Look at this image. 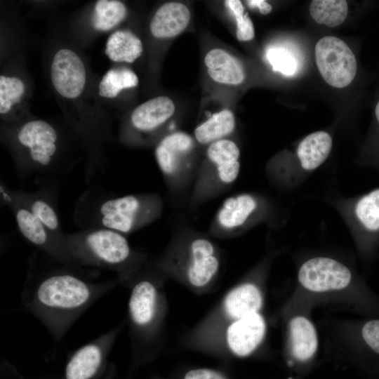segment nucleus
<instances>
[{"mask_svg":"<svg viewBox=\"0 0 379 379\" xmlns=\"http://www.w3.org/2000/svg\"><path fill=\"white\" fill-rule=\"evenodd\" d=\"M15 139L23 154L16 161L19 179L50 178L66 174L57 164L58 133L47 121L32 120L15 132Z\"/></svg>","mask_w":379,"mask_h":379,"instance_id":"obj_2","label":"nucleus"},{"mask_svg":"<svg viewBox=\"0 0 379 379\" xmlns=\"http://www.w3.org/2000/svg\"><path fill=\"white\" fill-rule=\"evenodd\" d=\"M143 51L141 40L129 30H117L108 37L105 54L114 62L132 63Z\"/></svg>","mask_w":379,"mask_h":379,"instance_id":"obj_22","label":"nucleus"},{"mask_svg":"<svg viewBox=\"0 0 379 379\" xmlns=\"http://www.w3.org/2000/svg\"><path fill=\"white\" fill-rule=\"evenodd\" d=\"M263 302L260 288L253 283H244L232 289L223 301L225 315L232 321L259 312Z\"/></svg>","mask_w":379,"mask_h":379,"instance_id":"obj_17","label":"nucleus"},{"mask_svg":"<svg viewBox=\"0 0 379 379\" xmlns=\"http://www.w3.org/2000/svg\"><path fill=\"white\" fill-rule=\"evenodd\" d=\"M182 379H230L222 372L209 368H198L187 371Z\"/></svg>","mask_w":379,"mask_h":379,"instance_id":"obj_32","label":"nucleus"},{"mask_svg":"<svg viewBox=\"0 0 379 379\" xmlns=\"http://www.w3.org/2000/svg\"><path fill=\"white\" fill-rule=\"evenodd\" d=\"M157 290L148 281L138 283L131 294L129 312L133 321L140 325L149 324L155 312Z\"/></svg>","mask_w":379,"mask_h":379,"instance_id":"obj_23","label":"nucleus"},{"mask_svg":"<svg viewBox=\"0 0 379 379\" xmlns=\"http://www.w3.org/2000/svg\"><path fill=\"white\" fill-rule=\"evenodd\" d=\"M10 208L20 232L29 242L39 247L51 248L53 250L60 247L66 248L62 239L53 234L17 199Z\"/></svg>","mask_w":379,"mask_h":379,"instance_id":"obj_14","label":"nucleus"},{"mask_svg":"<svg viewBox=\"0 0 379 379\" xmlns=\"http://www.w3.org/2000/svg\"><path fill=\"white\" fill-rule=\"evenodd\" d=\"M127 8L117 0H98L93 15V26L100 31H108L122 22L127 15Z\"/></svg>","mask_w":379,"mask_h":379,"instance_id":"obj_27","label":"nucleus"},{"mask_svg":"<svg viewBox=\"0 0 379 379\" xmlns=\"http://www.w3.org/2000/svg\"><path fill=\"white\" fill-rule=\"evenodd\" d=\"M157 211L158 203L152 196L115 197L98 187L79 197L73 219L81 230L105 228L125 234L151 222Z\"/></svg>","mask_w":379,"mask_h":379,"instance_id":"obj_1","label":"nucleus"},{"mask_svg":"<svg viewBox=\"0 0 379 379\" xmlns=\"http://www.w3.org/2000/svg\"><path fill=\"white\" fill-rule=\"evenodd\" d=\"M298 279L304 288L324 293L347 287L352 281V273L346 265L336 260L316 257L300 266Z\"/></svg>","mask_w":379,"mask_h":379,"instance_id":"obj_5","label":"nucleus"},{"mask_svg":"<svg viewBox=\"0 0 379 379\" xmlns=\"http://www.w3.org/2000/svg\"><path fill=\"white\" fill-rule=\"evenodd\" d=\"M267 57L274 71L284 75H293L297 69V61L294 55L287 49L273 47L267 52Z\"/></svg>","mask_w":379,"mask_h":379,"instance_id":"obj_31","label":"nucleus"},{"mask_svg":"<svg viewBox=\"0 0 379 379\" xmlns=\"http://www.w3.org/2000/svg\"><path fill=\"white\" fill-rule=\"evenodd\" d=\"M375 116L378 126L379 127V100L378 101L375 107Z\"/></svg>","mask_w":379,"mask_h":379,"instance_id":"obj_35","label":"nucleus"},{"mask_svg":"<svg viewBox=\"0 0 379 379\" xmlns=\"http://www.w3.org/2000/svg\"><path fill=\"white\" fill-rule=\"evenodd\" d=\"M90 295L87 285L70 274L54 275L39 286L37 296L44 305L62 309L81 306Z\"/></svg>","mask_w":379,"mask_h":379,"instance_id":"obj_7","label":"nucleus"},{"mask_svg":"<svg viewBox=\"0 0 379 379\" xmlns=\"http://www.w3.org/2000/svg\"><path fill=\"white\" fill-rule=\"evenodd\" d=\"M246 2L250 7L258 8L260 13L263 15L268 14L272 10V6L264 0H251Z\"/></svg>","mask_w":379,"mask_h":379,"instance_id":"obj_34","label":"nucleus"},{"mask_svg":"<svg viewBox=\"0 0 379 379\" xmlns=\"http://www.w3.org/2000/svg\"><path fill=\"white\" fill-rule=\"evenodd\" d=\"M44 186L34 192L13 190L16 199L39 219L53 234L63 240L64 234L57 209L56 190Z\"/></svg>","mask_w":379,"mask_h":379,"instance_id":"obj_9","label":"nucleus"},{"mask_svg":"<svg viewBox=\"0 0 379 379\" xmlns=\"http://www.w3.org/2000/svg\"><path fill=\"white\" fill-rule=\"evenodd\" d=\"M0 197L1 205L7 206L11 208L15 203V197L13 193V190L7 187L2 180L0 184Z\"/></svg>","mask_w":379,"mask_h":379,"instance_id":"obj_33","label":"nucleus"},{"mask_svg":"<svg viewBox=\"0 0 379 379\" xmlns=\"http://www.w3.org/2000/svg\"><path fill=\"white\" fill-rule=\"evenodd\" d=\"M25 92L23 81L15 77L0 76V114H6L20 102Z\"/></svg>","mask_w":379,"mask_h":379,"instance_id":"obj_29","label":"nucleus"},{"mask_svg":"<svg viewBox=\"0 0 379 379\" xmlns=\"http://www.w3.org/2000/svg\"><path fill=\"white\" fill-rule=\"evenodd\" d=\"M208 76L214 81L225 85H239L246 77L241 62L221 48H213L204 58Z\"/></svg>","mask_w":379,"mask_h":379,"instance_id":"obj_16","label":"nucleus"},{"mask_svg":"<svg viewBox=\"0 0 379 379\" xmlns=\"http://www.w3.org/2000/svg\"><path fill=\"white\" fill-rule=\"evenodd\" d=\"M225 5L235 18L237 39L241 41L253 39L255 35L253 24L248 13L245 11L241 1L239 0H227L225 1Z\"/></svg>","mask_w":379,"mask_h":379,"instance_id":"obj_30","label":"nucleus"},{"mask_svg":"<svg viewBox=\"0 0 379 379\" xmlns=\"http://www.w3.org/2000/svg\"><path fill=\"white\" fill-rule=\"evenodd\" d=\"M258 204L251 194H241L226 199L217 213V221L223 228L232 230L243 225L255 212Z\"/></svg>","mask_w":379,"mask_h":379,"instance_id":"obj_21","label":"nucleus"},{"mask_svg":"<svg viewBox=\"0 0 379 379\" xmlns=\"http://www.w3.org/2000/svg\"><path fill=\"white\" fill-rule=\"evenodd\" d=\"M51 79L55 90L62 97L67 99L79 97L86 81L83 61L72 50L60 49L52 60Z\"/></svg>","mask_w":379,"mask_h":379,"instance_id":"obj_6","label":"nucleus"},{"mask_svg":"<svg viewBox=\"0 0 379 379\" xmlns=\"http://www.w3.org/2000/svg\"><path fill=\"white\" fill-rule=\"evenodd\" d=\"M102 359L100 348L88 345L80 349L66 368L67 379H89L97 371Z\"/></svg>","mask_w":379,"mask_h":379,"instance_id":"obj_25","label":"nucleus"},{"mask_svg":"<svg viewBox=\"0 0 379 379\" xmlns=\"http://www.w3.org/2000/svg\"><path fill=\"white\" fill-rule=\"evenodd\" d=\"M265 331L266 324L260 312L232 321L225 333L229 350L237 357H247L261 343Z\"/></svg>","mask_w":379,"mask_h":379,"instance_id":"obj_8","label":"nucleus"},{"mask_svg":"<svg viewBox=\"0 0 379 379\" xmlns=\"http://www.w3.org/2000/svg\"><path fill=\"white\" fill-rule=\"evenodd\" d=\"M352 215L364 251L370 255L379 241V188L359 197L354 201Z\"/></svg>","mask_w":379,"mask_h":379,"instance_id":"obj_11","label":"nucleus"},{"mask_svg":"<svg viewBox=\"0 0 379 379\" xmlns=\"http://www.w3.org/2000/svg\"><path fill=\"white\" fill-rule=\"evenodd\" d=\"M136 74L128 68H117L108 70L98 85V94L106 98H114L126 88L138 85Z\"/></svg>","mask_w":379,"mask_h":379,"instance_id":"obj_28","label":"nucleus"},{"mask_svg":"<svg viewBox=\"0 0 379 379\" xmlns=\"http://www.w3.org/2000/svg\"><path fill=\"white\" fill-rule=\"evenodd\" d=\"M206 155L222 182L235 181L240 171V150L234 142L225 138L215 141L208 145Z\"/></svg>","mask_w":379,"mask_h":379,"instance_id":"obj_18","label":"nucleus"},{"mask_svg":"<svg viewBox=\"0 0 379 379\" xmlns=\"http://www.w3.org/2000/svg\"><path fill=\"white\" fill-rule=\"evenodd\" d=\"M66 248L89 255L104 264L117 265L131 256L130 245L124 234L105 228H90L64 234Z\"/></svg>","mask_w":379,"mask_h":379,"instance_id":"obj_3","label":"nucleus"},{"mask_svg":"<svg viewBox=\"0 0 379 379\" xmlns=\"http://www.w3.org/2000/svg\"><path fill=\"white\" fill-rule=\"evenodd\" d=\"M315 59L318 69L330 86L344 88L354 79L357 62L350 47L340 39L326 36L315 46Z\"/></svg>","mask_w":379,"mask_h":379,"instance_id":"obj_4","label":"nucleus"},{"mask_svg":"<svg viewBox=\"0 0 379 379\" xmlns=\"http://www.w3.org/2000/svg\"><path fill=\"white\" fill-rule=\"evenodd\" d=\"M193 138L184 132L166 135L157 145L154 156L161 173L166 176L175 174L183 160L194 147Z\"/></svg>","mask_w":379,"mask_h":379,"instance_id":"obj_12","label":"nucleus"},{"mask_svg":"<svg viewBox=\"0 0 379 379\" xmlns=\"http://www.w3.org/2000/svg\"><path fill=\"white\" fill-rule=\"evenodd\" d=\"M291 354L300 362L310 360L318 348V336L312 321L305 316L293 317L288 323Z\"/></svg>","mask_w":379,"mask_h":379,"instance_id":"obj_19","label":"nucleus"},{"mask_svg":"<svg viewBox=\"0 0 379 379\" xmlns=\"http://www.w3.org/2000/svg\"><path fill=\"white\" fill-rule=\"evenodd\" d=\"M220 267L215 247L205 238L193 240L189 248V257L185 268V277L190 284L201 288L209 284Z\"/></svg>","mask_w":379,"mask_h":379,"instance_id":"obj_10","label":"nucleus"},{"mask_svg":"<svg viewBox=\"0 0 379 379\" xmlns=\"http://www.w3.org/2000/svg\"><path fill=\"white\" fill-rule=\"evenodd\" d=\"M175 107L167 96L153 98L138 105L131 115L132 126L140 132L153 131L174 114Z\"/></svg>","mask_w":379,"mask_h":379,"instance_id":"obj_15","label":"nucleus"},{"mask_svg":"<svg viewBox=\"0 0 379 379\" xmlns=\"http://www.w3.org/2000/svg\"><path fill=\"white\" fill-rule=\"evenodd\" d=\"M235 128V118L232 111L225 109L213 114L194 130L195 140L201 145H210L224 139Z\"/></svg>","mask_w":379,"mask_h":379,"instance_id":"obj_24","label":"nucleus"},{"mask_svg":"<svg viewBox=\"0 0 379 379\" xmlns=\"http://www.w3.org/2000/svg\"><path fill=\"white\" fill-rule=\"evenodd\" d=\"M331 147V137L325 131L314 132L306 136L296 149L302 172H310L321 166L329 155Z\"/></svg>","mask_w":379,"mask_h":379,"instance_id":"obj_20","label":"nucleus"},{"mask_svg":"<svg viewBox=\"0 0 379 379\" xmlns=\"http://www.w3.org/2000/svg\"><path fill=\"white\" fill-rule=\"evenodd\" d=\"M309 10L317 23L331 27L341 25L348 12L347 3L345 0H314Z\"/></svg>","mask_w":379,"mask_h":379,"instance_id":"obj_26","label":"nucleus"},{"mask_svg":"<svg viewBox=\"0 0 379 379\" xmlns=\"http://www.w3.org/2000/svg\"><path fill=\"white\" fill-rule=\"evenodd\" d=\"M190 18V11L184 4L175 1L164 4L151 20L150 32L157 39L173 38L187 28Z\"/></svg>","mask_w":379,"mask_h":379,"instance_id":"obj_13","label":"nucleus"}]
</instances>
